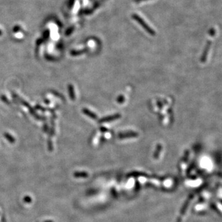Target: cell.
I'll return each instance as SVG.
<instances>
[{
	"label": "cell",
	"instance_id": "9c48e42d",
	"mask_svg": "<svg viewBox=\"0 0 222 222\" xmlns=\"http://www.w3.org/2000/svg\"><path fill=\"white\" fill-rule=\"evenodd\" d=\"M147 1V0H134V1L136 2H140L142 1Z\"/></svg>",
	"mask_w": 222,
	"mask_h": 222
},
{
	"label": "cell",
	"instance_id": "8992f818",
	"mask_svg": "<svg viewBox=\"0 0 222 222\" xmlns=\"http://www.w3.org/2000/svg\"><path fill=\"white\" fill-rule=\"evenodd\" d=\"M125 96H123V95H120V96H118L117 97V102L119 104H122V103H123L125 102Z\"/></svg>",
	"mask_w": 222,
	"mask_h": 222
},
{
	"label": "cell",
	"instance_id": "3957f363",
	"mask_svg": "<svg viewBox=\"0 0 222 222\" xmlns=\"http://www.w3.org/2000/svg\"><path fill=\"white\" fill-rule=\"evenodd\" d=\"M121 117V115L118 113L113 114V115H111L109 116H106L105 117L102 118L100 120V122L101 123H104V122H112V121H114L116 120L119 119Z\"/></svg>",
	"mask_w": 222,
	"mask_h": 222
},
{
	"label": "cell",
	"instance_id": "52a82bcc",
	"mask_svg": "<svg viewBox=\"0 0 222 222\" xmlns=\"http://www.w3.org/2000/svg\"><path fill=\"white\" fill-rule=\"evenodd\" d=\"M85 112L87 115L90 116L91 118H93L94 119H96L97 118V116L94 113H93V112H91L90 111H88V110H85Z\"/></svg>",
	"mask_w": 222,
	"mask_h": 222
},
{
	"label": "cell",
	"instance_id": "5b68a950",
	"mask_svg": "<svg viewBox=\"0 0 222 222\" xmlns=\"http://www.w3.org/2000/svg\"><path fill=\"white\" fill-rule=\"evenodd\" d=\"M162 147L161 144H158L157 145L156 149L155 154H154V158H155L157 159V158L159 157V154H160V153H161V150H162Z\"/></svg>",
	"mask_w": 222,
	"mask_h": 222
},
{
	"label": "cell",
	"instance_id": "277c9868",
	"mask_svg": "<svg viewBox=\"0 0 222 222\" xmlns=\"http://www.w3.org/2000/svg\"><path fill=\"white\" fill-rule=\"evenodd\" d=\"M211 44H212L211 41H208L207 42L206 47H205V49L204 50V52H203L202 56L201 57V61L202 62H205L206 61L207 57V55H208V53H209V50H210V48H211Z\"/></svg>",
	"mask_w": 222,
	"mask_h": 222
},
{
	"label": "cell",
	"instance_id": "6da1fadb",
	"mask_svg": "<svg viewBox=\"0 0 222 222\" xmlns=\"http://www.w3.org/2000/svg\"><path fill=\"white\" fill-rule=\"evenodd\" d=\"M131 17H132V18L135 20H136L138 23H139L140 25H141V26L142 27H143L144 29V30L148 33H149L151 35H152V36H155L156 35V32H155V31L151 28V27H150L146 23V22L139 16V15H138L137 14H132V16H131Z\"/></svg>",
	"mask_w": 222,
	"mask_h": 222
},
{
	"label": "cell",
	"instance_id": "ba28073f",
	"mask_svg": "<svg viewBox=\"0 0 222 222\" xmlns=\"http://www.w3.org/2000/svg\"><path fill=\"white\" fill-rule=\"evenodd\" d=\"M209 33H210V35L211 37H214L215 35V30L214 28H212L211 30H210V32H209Z\"/></svg>",
	"mask_w": 222,
	"mask_h": 222
},
{
	"label": "cell",
	"instance_id": "7a4b0ae2",
	"mask_svg": "<svg viewBox=\"0 0 222 222\" xmlns=\"http://www.w3.org/2000/svg\"><path fill=\"white\" fill-rule=\"evenodd\" d=\"M138 135H139V134L137 132H135L133 131H127L120 132L118 135V136L119 139L122 140V139L137 137Z\"/></svg>",
	"mask_w": 222,
	"mask_h": 222
}]
</instances>
